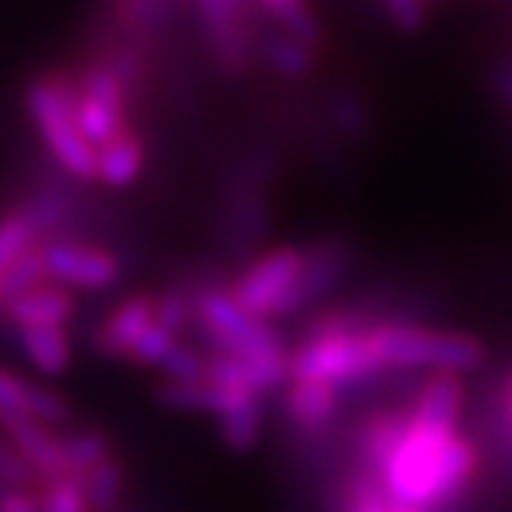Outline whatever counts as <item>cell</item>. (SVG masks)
<instances>
[{
	"label": "cell",
	"instance_id": "6da1fadb",
	"mask_svg": "<svg viewBox=\"0 0 512 512\" xmlns=\"http://www.w3.org/2000/svg\"><path fill=\"white\" fill-rule=\"evenodd\" d=\"M479 472V448L457 429L411 420L377 482L392 506L429 512L460 497Z\"/></svg>",
	"mask_w": 512,
	"mask_h": 512
},
{
	"label": "cell",
	"instance_id": "7a4b0ae2",
	"mask_svg": "<svg viewBox=\"0 0 512 512\" xmlns=\"http://www.w3.org/2000/svg\"><path fill=\"white\" fill-rule=\"evenodd\" d=\"M371 346L383 371H432V374H469L482 368L485 343L463 331H435L408 321H377Z\"/></svg>",
	"mask_w": 512,
	"mask_h": 512
},
{
	"label": "cell",
	"instance_id": "3957f363",
	"mask_svg": "<svg viewBox=\"0 0 512 512\" xmlns=\"http://www.w3.org/2000/svg\"><path fill=\"white\" fill-rule=\"evenodd\" d=\"M25 108L53 161L78 179H96V152L78 121L75 78L53 75L25 87Z\"/></svg>",
	"mask_w": 512,
	"mask_h": 512
},
{
	"label": "cell",
	"instance_id": "277c9868",
	"mask_svg": "<svg viewBox=\"0 0 512 512\" xmlns=\"http://www.w3.org/2000/svg\"><path fill=\"white\" fill-rule=\"evenodd\" d=\"M192 321L201 327V334L213 346V352L235 355L263 368L290 371V355L284 352L278 334L269 321H260L223 287H204L192 297Z\"/></svg>",
	"mask_w": 512,
	"mask_h": 512
},
{
	"label": "cell",
	"instance_id": "5b68a950",
	"mask_svg": "<svg viewBox=\"0 0 512 512\" xmlns=\"http://www.w3.org/2000/svg\"><path fill=\"white\" fill-rule=\"evenodd\" d=\"M371 331V327H368ZM368 331L361 334H315L290 355V380H315L343 386L383 371Z\"/></svg>",
	"mask_w": 512,
	"mask_h": 512
},
{
	"label": "cell",
	"instance_id": "8992f818",
	"mask_svg": "<svg viewBox=\"0 0 512 512\" xmlns=\"http://www.w3.org/2000/svg\"><path fill=\"white\" fill-rule=\"evenodd\" d=\"M192 13L198 19V31L210 59L226 75H244L256 59V7L238 4V0H201L192 7Z\"/></svg>",
	"mask_w": 512,
	"mask_h": 512
},
{
	"label": "cell",
	"instance_id": "52a82bcc",
	"mask_svg": "<svg viewBox=\"0 0 512 512\" xmlns=\"http://www.w3.org/2000/svg\"><path fill=\"white\" fill-rule=\"evenodd\" d=\"M75 87H78V121L87 142L93 145V152L118 139L121 133L133 130L130 93L102 59L81 71L75 78Z\"/></svg>",
	"mask_w": 512,
	"mask_h": 512
},
{
	"label": "cell",
	"instance_id": "ba28073f",
	"mask_svg": "<svg viewBox=\"0 0 512 512\" xmlns=\"http://www.w3.org/2000/svg\"><path fill=\"white\" fill-rule=\"evenodd\" d=\"M300 269H303L300 247H275L247 266V272L232 284L229 294L238 300L241 309H247L260 321L278 318L281 303L290 294V287H294Z\"/></svg>",
	"mask_w": 512,
	"mask_h": 512
},
{
	"label": "cell",
	"instance_id": "9c48e42d",
	"mask_svg": "<svg viewBox=\"0 0 512 512\" xmlns=\"http://www.w3.org/2000/svg\"><path fill=\"white\" fill-rule=\"evenodd\" d=\"M44 269L47 281L65 290H108L121 281V263L115 253L75 241L44 244Z\"/></svg>",
	"mask_w": 512,
	"mask_h": 512
},
{
	"label": "cell",
	"instance_id": "30bf717a",
	"mask_svg": "<svg viewBox=\"0 0 512 512\" xmlns=\"http://www.w3.org/2000/svg\"><path fill=\"white\" fill-rule=\"evenodd\" d=\"M349 266H352V247L340 238H327L303 250V269L294 287H290V294L284 297L278 318L297 315L312 303H318L324 294H331V287H337V281L349 272Z\"/></svg>",
	"mask_w": 512,
	"mask_h": 512
},
{
	"label": "cell",
	"instance_id": "8fae6325",
	"mask_svg": "<svg viewBox=\"0 0 512 512\" xmlns=\"http://www.w3.org/2000/svg\"><path fill=\"white\" fill-rule=\"evenodd\" d=\"M7 417L34 420L53 429L71 420V405L59 392L0 368V420H7Z\"/></svg>",
	"mask_w": 512,
	"mask_h": 512
},
{
	"label": "cell",
	"instance_id": "7c38bea8",
	"mask_svg": "<svg viewBox=\"0 0 512 512\" xmlns=\"http://www.w3.org/2000/svg\"><path fill=\"white\" fill-rule=\"evenodd\" d=\"M7 435V445L22 457V463L31 469L34 479H41L44 485L53 479H62L65 472V460H62V438L50 429L34 420H22V417H7L0 420Z\"/></svg>",
	"mask_w": 512,
	"mask_h": 512
},
{
	"label": "cell",
	"instance_id": "4fadbf2b",
	"mask_svg": "<svg viewBox=\"0 0 512 512\" xmlns=\"http://www.w3.org/2000/svg\"><path fill=\"white\" fill-rule=\"evenodd\" d=\"M226 229H229V244L238 253H247L260 244L269 232V210L263 198L260 176H241L235 179L232 195H229V213H226Z\"/></svg>",
	"mask_w": 512,
	"mask_h": 512
},
{
	"label": "cell",
	"instance_id": "5bb4252c",
	"mask_svg": "<svg viewBox=\"0 0 512 512\" xmlns=\"http://www.w3.org/2000/svg\"><path fill=\"white\" fill-rule=\"evenodd\" d=\"M152 324H155V297H130L99 324L93 346L108 358H127L133 343Z\"/></svg>",
	"mask_w": 512,
	"mask_h": 512
},
{
	"label": "cell",
	"instance_id": "9a60e30c",
	"mask_svg": "<svg viewBox=\"0 0 512 512\" xmlns=\"http://www.w3.org/2000/svg\"><path fill=\"white\" fill-rule=\"evenodd\" d=\"M4 309L16 331H22V327H65L75 318V294L47 281L28 290V294L7 300Z\"/></svg>",
	"mask_w": 512,
	"mask_h": 512
},
{
	"label": "cell",
	"instance_id": "2e32d148",
	"mask_svg": "<svg viewBox=\"0 0 512 512\" xmlns=\"http://www.w3.org/2000/svg\"><path fill=\"white\" fill-rule=\"evenodd\" d=\"M155 398L170 411H195V414H213L223 417L247 401H253V395L226 389L213 380H201V383H161Z\"/></svg>",
	"mask_w": 512,
	"mask_h": 512
},
{
	"label": "cell",
	"instance_id": "e0dca14e",
	"mask_svg": "<svg viewBox=\"0 0 512 512\" xmlns=\"http://www.w3.org/2000/svg\"><path fill=\"white\" fill-rule=\"evenodd\" d=\"M340 411L337 386L315 383V380H290L284 392V414L303 432H318L331 426Z\"/></svg>",
	"mask_w": 512,
	"mask_h": 512
},
{
	"label": "cell",
	"instance_id": "ac0fdd59",
	"mask_svg": "<svg viewBox=\"0 0 512 512\" xmlns=\"http://www.w3.org/2000/svg\"><path fill=\"white\" fill-rule=\"evenodd\" d=\"M460 411H463V383L454 374H432L417 398H414V408L408 411L411 420L435 426V429H460Z\"/></svg>",
	"mask_w": 512,
	"mask_h": 512
},
{
	"label": "cell",
	"instance_id": "d6986e66",
	"mask_svg": "<svg viewBox=\"0 0 512 512\" xmlns=\"http://www.w3.org/2000/svg\"><path fill=\"white\" fill-rule=\"evenodd\" d=\"M256 19H260V13H256ZM253 56L260 59L266 68H272L275 75L290 78V81L312 75V68H315V50H309L306 44H300L294 38H287V34H281L275 28H269L263 19H260V25H256Z\"/></svg>",
	"mask_w": 512,
	"mask_h": 512
},
{
	"label": "cell",
	"instance_id": "ffe728a7",
	"mask_svg": "<svg viewBox=\"0 0 512 512\" xmlns=\"http://www.w3.org/2000/svg\"><path fill=\"white\" fill-rule=\"evenodd\" d=\"M145 167V139L136 130L121 133L102 149H96V182L112 189H127Z\"/></svg>",
	"mask_w": 512,
	"mask_h": 512
},
{
	"label": "cell",
	"instance_id": "44dd1931",
	"mask_svg": "<svg viewBox=\"0 0 512 512\" xmlns=\"http://www.w3.org/2000/svg\"><path fill=\"white\" fill-rule=\"evenodd\" d=\"M256 13H260V19L269 28L287 34V38H294L300 44H306L315 53L327 41L321 19L315 16V10L309 4H303V0H260V4H256Z\"/></svg>",
	"mask_w": 512,
	"mask_h": 512
},
{
	"label": "cell",
	"instance_id": "7402d4cb",
	"mask_svg": "<svg viewBox=\"0 0 512 512\" xmlns=\"http://www.w3.org/2000/svg\"><path fill=\"white\" fill-rule=\"evenodd\" d=\"M19 349L34 371L59 377L71 368V340L65 327H22L16 331Z\"/></svg>",
	"mask_w": 512,
	"mask_h": 512
},
{
	"label": "cell",
	"instance_id": "603a6c76",
	"mask_svg": "<svg viewBox=\"0 0 512 512\" xmlns=\"http://www.w3.org/2000/svg\"><path fill=\"white\" fill-rule=\"evenodd\" d=\"M408 429V411H383L361 432V457L374 472V479L383 472L389 457L395 454L401 435Z\"/></svg>",
	"mask_w": 512,
	"mask_h": 512
},
{
	"label": "cell",
	"instance_id": "cb8c5ba5",
	"mask_svg": "<svg viewBox=\"0 0 512 512\" xmlns=\"http://www.w3.org/2000/svg\"><path fill=\"white\" fill-rule=\"evenodd\" d=\"M62 460H65V472L68 475H84L96 466H102L105 460H112V445H108V438L99 435V432H71V435H62Z\"/></svg>",
	"mask_w": 512,
	"mask_h": 512
},
{
	"label": "cell",
	"instance_id": "d4e9b609",
	"mask_svg": "<svg viewBox=\"0 0 512 512\" xmlns=\"http://www.w3.org/2000/svg\"><path fill=\"white\" fill-rule=\"evenodd\" d=\"M260 432H263L260 398H253V401H247V405L219 417V438H223L226 448H232L238 454L256 448V442H260Z\"/></svg>",
	"mask_w": 512,
	"mask_h": 512
},
{
	"label": "cell",
	"instance_id": "484cf974",
	"mask_svg": "<svg viewBox=\"0 0 512 512\" xmlns=\"http://www.w3.org/2000/svg\"><path fill=\"white\" fill-rule=\"evenodd\" d=\"M124 488H127V475L115 457L84 475V491H87L90 512H115L121 497H124Z\"/></svg>",
	"mask_w": 512,
	"mask_h": 512
},
{
	"label": "cell",
	"instance_id": "4316f807",
	"mask_svg": "<svg viewBox=\"0 0 512 512\" xmlns=\"http://www.w3.org/2000/svg\"><path fill=\"white\" fill-rule=\"evenodd\" d=\"M112 13H115L118 25H124L127 31L142 34V31L167 28L182 13V7L173 4V0H127V4H118Z\"/></svg>",
	"mask_w": 512,
	"mask_h": 512
},
{
	"label": "cell",
	"instance_id": "83f0119b",
	"mask_svg": "<svg viewBox=\"0 0 512 512\" xmlns=\"http://www.w3.org/2000/svg\"><path fill=\"white\" fill-rule=\"evenodd\" d=\"M31 247H41V238L31 229L28 219L22 216V210L16 207L13 213L0 216V278H4V272L19 260V256H25Z\"/></svg>",
	"mask_w": 512,
	"mask_h": 512
},
{
	"label": "cell",
	"instance_id": "f1b7e54d",
	"mask_svg": "<svg viewBox=\"0 0 512 512\" xmlns=\"http://www.w3.org/2000/svg\"><path fill=\"white\" fill-rule=\"evenodd\" d=\"M19 210H22V216L31 223V229L38 232V238H47V235L59 232V226L71 216V204L59 192H41V195H34L25 204H19Z\"/></svg>",
	"mask_w": 512,
	"mask_h": 512
},
{
	"label": "cell",
	"instance_id": "f546056e",
	"mask_svg": "<svg viewBox=\"0 0 512 512\" xmlns=\"http://www.w3.org/2000/svg\"><path fill=\"white\" fill-rule=\"evenodd\" d=\"M155 371L164 374V383H201L207 380V355L176 340Z\"/></svg>",
	"mask_w": 512,
	"mask_h": 512
},
{
	"label": "cell",
	"instance_id": "4dcf8cb0",
	"mask_svg": "<svg viewBox=\"0 0 512 512\" xmlns=\"http://www.w3.org/2000/svg\"><path fill=\"white\" fill-rule=\"evenodd\" d=\"M4 297L13 300L19 294H28V290L47 284V269H44V244L41 247H31L25 256H19V260L4 272Z\"/></svg>",
	"mask_w": 512,
	"mask_h": 512
},
{
	"label": "cell",
	"instance_id": "1f68e13d",
	"mask_svg": "<svg viewBox=\"0 0 512 512\" xmlns=\"http://www.w3.org/2000/svg\"><path fill=\"white\" fill-rule=\"evenodd\" d=\"M38 497L44 512H90L84 479H78V475H62V479L47 482Z\"/></svg>",
	"mask_w": 512,
	"mask_h": 512
},
{
	"label": "cell",
	"instance_id": "d6a6232c",
	"mask_svg": "<svg viewBox=\"0 0 512 512\" xmlns=\"http://www.w3.org/2000/svg\"><path fill=\"white\" fill-rule=\"evenodd\" d=\"M155 324L170 337L182 334V327L192 324V297H186V294L155 297Z\"/></svg>",
	"mask_w": 512,
	"mask_h": 512
},
{
	"label": "cell",
	"instance_id": "836d02e7",
	"mask_svg": "<svg viewBox=\"0 0 512 512\" xmlns=\"http://www.w3.org/2000/svg\"><path fill=\"white\" fill-rule=\"evenodd\" d=\"M173 343H176V337H170L167 331H161L158 324H152L149 331H145L136 343H133V349H130V361H136V364H142V368H158L161 364V358L173 349Z\"/></svg>",
	"mask_w": 512,
	"mask_h": 512
},
{
	"label": "cell",
	"instance_id": "e575fe53",
	"mask_svg": "<svg viewBox=\"0 0 512 512\" xmlns=\"http://www.w3.org/2000/svg\"><path fill=\"white\" fill-rule=\"evenodd\" d=\"M346 512H392V503L386 500V494H383V488L374 475H361L352 488V494H349Z\"/></svg>",
	"mask_w": 512,
	"mask_h": 512
},
{
	"label": "cell",
	"instance_id": "d590c367",
	"mask_svg": "<svg viewBox=\"0 0 512 512\" xmlns=\"http://www.w3.org/2000/svg\"><path fill=\"white\" fill-rule=\"evenodd\" d=\"M383 10L392 19V25L405 34H420L429 19V10L420 4V0H386Z\"/></svg>",
	"mask_w": 512,
	"mask_h": 512
},
{
	"label": "cell",
	"instance_id": "8d00e7d4",
	"mask_svg": "<svg viewBox=\"0 0 512 512\" xmlns=\"http://www.w3.org/2000/svg\"><path fill=\"white\" fill-rule=\"evenodd\" d=\"M34 482L38 479L22 463V457L7 442H0V488H31Z\"/></svg>",
	"mask_w": 512,
	"mask_h": 512
},
{
	"label": "cell",
	"instance_id": "74e56055",
	"mask_svg": "<svg viewBox=\"0 0 512 512\" xmlns=\"http://www.w3.org/2000/svg\"><path fill=\"white\" fill-rule=\"evenodd\" d=\"M0 512H44L31 488H0Z\"/></svg>",
	"mask_w": 512,
	"mask_h": 512
},
{
	"label": "cell",
	"instance_id": "f35d334b",
	"mask_svg": "<svg viewBox=\"0 0 512 512\" xmlns=\"http://www.w3.org/2000/svg\"><path fill=\"white\" fill-rule=\"evenodd\" d=\"M491 84L497 90V96L512 108V62H497L491 71Z\"/></svg>",
	"mask_w": 512,
	"mask_h": 512
},
{
	"label": "cell",
	"instance_id": "ab89813d",
	"mask_svg": "<svg viewBox=\"0 0 512 512\" xmlns=\"http://www.w3.org/2000/svg\"><path fill=\"white\" fill-rule=\"evenodd\" d=\"M500 405H512V374L503 383V395H500Z\"/></svg>",
	"mask_w": 512,
	"mask_h": 512
},
{
	"label": "cell",
	"instance_id": "60d3db41",
	"mask_svg": "<svg viewBox=\"0 0 512 512\" xmlns=\"http://www.w3.org/2000/svg\"><path fill=\"white\" fill-rule=\"evenodd\" d=\"M503 420H506V432L512 438V405H503Z\"/></svg>",
	"mask_w": 512,
	"mask_h": 512
},
{
	"label": "cell",
	"instance_id": "b9f144b4",
	"mask_svg": "<svg viewBox=\"0 0 512 512\" xmlns=\"http://www.w3.org/2000/svg\"><path fill=\"white\" fill-rule=\"evenodd\" d=\"M0 306H7V297H4V281H0Z\"/></svg>",
	"mask_w": 512,
	"mask_h": 512
},
{
	"label": "cell",
	"instance_id": "7bdbcfd3",
	"mask_svg": "<svg viewBox=\"0 0 512 512\" xmlns=\"http://www.w3.org/2000/svg\"><path fill=\"white\" fill-rule=\"evenodd\" d=\"M392 512H420V509H401V506H392Z\"/></svg>",
	"mask_w": 512,
	"mask_h": 512
}]
</instances>
